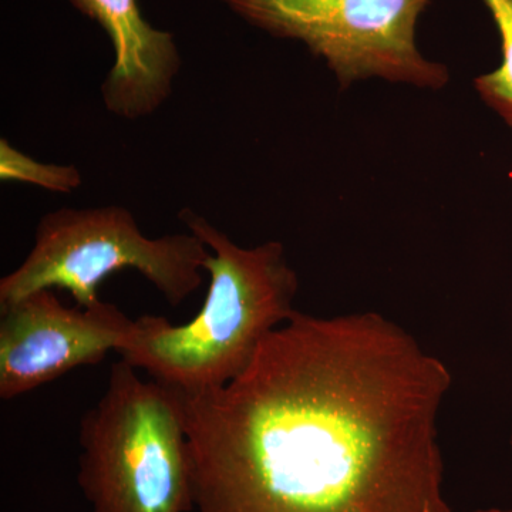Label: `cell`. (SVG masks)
Returning <instances> with one entry per match:
<instances>
[{
    "label": "cell",
    "mask_w": 512,
    "mask_h": 512,
    "mask_svg": "<svg viewBox=\"0 0 512 512\" xmlns=\"http://www.w3.org/2000/svg\"><path fill=\"white\" fill-rule=\"evenodd\" d=\"M114 363L80 421L79 481L92 512H191L194 481L180 392Z\"/></svg>",
    "instance_id": "cell-3"
},
{
    "label": "cell",
    "mask_w": 512,
    "mask_h": 512,
    "mask_svg": "<svg viewBox=\"0 0 512 512\" xmlns=\"http://www.w3.org/2000/svg\"><path fill=\"white\" fill-rule=\"evenodd\" d=\"M136 328L116 305L67 308L52 289L0 306V399L12 400L126 348Z\"/></svg>",
    "instance_id": "cell-6"
},
{
    "label": "cell",
    "mask_w": 512,
    "mask_h": 512,
    "mask_svg": "<svg viewBox=\"0 0 512 512\" xmlns=\"http://www.w3.org/2000/svg\"><path fill=\"white\" fill-rule=\"evenodd\" d=\"M210 252L192 234L148 238L136 218L119 205L60 208L43 215L35 245L18 269L0 281V306L12 305L42 289H66L77 306L100 302L107 276L136 269L177 308L204 282Z\"/></svg>",
    "instance_id": "cell-4"
},
{
    "label": "cell",
    "mask_w": 512,
    "mask_h": 512,
    "mask_svg": "<svg viewBox=\"0 0 512 512\" xmlns=\"http://www.w3.org/2000/svg\"><path fill=\"white\" fill-rule=\"evenodd\" d=\"M0 180L3 183L37 185L45 190L70 194L82 184L74 165L45 164L16 150L6 138L0 140Z\"/></svg>",
    "instance_id": "cell-8"
},
{
    "label": "cell",
    "mask_w": 512,
    "mask_h": 512,
    "mask_svg": "<svg viewBox=\"0 0 512 512\" xmlns=\"http://www.w3.org/2000/svg\"><path fill=\"white\" fill-rule=\"evenodd\" d=\"M453 376L377 313L296 312L247 369L180 392L197 512H453L437 421Z\"/></svg>",
    "instance_id": "cell-1"
},
{
    "label": "cell",
    "mask_w": 512,
    "mask_h": 512,
    "mask_svg": "<svg viewBox=\"0 0 512 512\" xmlns=\"http://www.w3.org/2000/svg\"><path fill=\"white\" fill-rule=\"evenodd\" d=\"M99 23L114 50V63L101 86L104 106L114 116H150L170 97L181 67L173 35L144 19L137 0H70Z\"/></svg>",
    "instance_id": "cell-7"
},
{
    "label": "cell",
    "mask_w": 512,
    "mask_h": 512,
    "mask_svg": "<svg viewBox=\"0 0 512 512\" xmlns=\"http://www.w3.org/2000/svg\"><path fill=\"white\" fill-rule=\"evenodd\" d=\"M473 512H512L511 510H500V508H488V510H478Z\"/></svg>",
    "instance_id": "cell-10"
},
{
    "label": "cell",
    "mask_w": 512,
    "mask_h": 512,
    "mask_svg": "<svg viewBox=\"0 0 512 512\" xmlns=\"http://www.w3.org/2000/svg\"><path fill=\"white\" fill-rule=\"evenodd\" d=\"M256 28L301 40L323 57L342 86L379 76L443 86L447 72L416 47V25L429 0H217Z\"/></svg>",
    "instance_id": "cell-5"
},
{
    "label": "cell",
    "mask_w": 512,
    "mask_h": 512,
    "mask_svg": "<svg viewBox=\"0 0 512 512\" xmlns=\"http://www.w3.org/2000/svg\"><path fill=\"white\" fill-rule=\"evenodd\" d=\"M511 446H512V430H511Z\"/></svg>",
    "instance_id": "cell-11"
},
{
    "label": "cell",
    "mask_w": 512,
    "mask_h": 512,
    "mask_svg": "<svg viewBox=\"0 0 512 512\" xmlns=\"http://www.w3.org/2000/svg\"><path fill=\"white\" fill-rule=\"evenodd\" d=\"M501 36L503 63L493 73L478 77L481 97L512 126V0H484Z\"/></svg>",
    "instance_id": "cell-9"
},
{
    "label": "cell",
    "mask_w": 512,
    "mask_h": 512,
    "mask_svg": "<svg viewBox=\"0 0 512 512\" xmlns=\"http://www.w3.org/2000/svg\"><path fill=\"white\" fill-rule=\"evenodd\" d=\"M178 218L212 249L204 265L211 276L204 305L185 325L140 316L119 355L156 382L195 393L237 379L266 336L298 312V276L281 242L241 248L190 208Z\"/></svg>",
    "instance_id": "cell-2"
}]
</instances>
